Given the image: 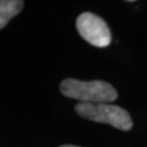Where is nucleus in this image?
<instances>
[{"mask_svg":"<svg viewBox=\"0 0 147 147\" xmlns=\"http://www.w3.org/2000/svg\"><path fill=\"white\" fill-rule=\"evenodd\" d=\"M60 90L69 98L80 100L82 104H109L118 98L115 87L104 81H80L65 79Z\"/></svg>","mask_w":147,"mask_h":147,"instance_id":"obj_1","label":"nucleus"},{"mask_svg":"<svg viewBox=\"0 0 147 147\" xmlns=\"http://www.w3.org/2000/svg\"><path fill=\"white\" fill-rule=\"evenodd\" d=\"M75 111L83 119L107 123L122 131H129L133 126V122L129 112L121 107L110 104L79 102L75 106Z\"/></svg>","mask_w":147,"mask_h":147,"instance_id":"obj_2","label":"nucleus"},{"mask_svg":"<svg viewBox=\"0 0 147 147\" xmlns=\"http://www.w3.org/2000/svg\"><path fill=\"white\" fill-rule=\"evenodd\" d=\"M76 28L80 35L95 47L104 48L111 42L109 27L101 18L90 12H84L76 20Z\"/></svg>","mask_w":147,"mask_h":147,"instance_id":"obj_3","label":"nucleus"},{"mask_svg":"<svg viewBox=\"0 0 147 147\" xmlns=\"http://www.w3.org/2000/svg\"><path fill=\"white\" fill-rule=\"evenodd\" d=\"M24 2L20 0H2L0 2V27H3L8 24L13 16L20 13L23 8Z\"/></svg>","mask_w":147,"mask_h":147,"instance_id":"obj_4","label":"nucleus"},{"mask_svg":"<svg viewBox=\"0 0 147 147\" xmlns=\"http://www.w3.org/2000/svg\"><path fill=\"white\" fill-rule=\"evenodd\" d=\"M60 147H79V146H74V145H62Z\"/></svg>","mask_w":147,"mask_h":147,"instance_id":"obj_5","label":"nucleus"}]
</instances>
